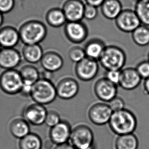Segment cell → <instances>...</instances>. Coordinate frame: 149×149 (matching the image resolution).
Instances as JSON below:
<instances>
[{"mask_svg":"<svg viewBox=\"0 0 149 149\" xmlns=\"http://www.w3.org/2000/svg\"><path fill=\"white\" fill-rule=\"evenodd\" d=\"M40 64L44 70L54 73L62 69L64 65V60L58 52L49 50L44 52Z\"/></svg>","mask_w":149,"mask_h":149,"instance_id":"cell-18","label":"cell"},{"mask_svg":"<svg viewBox=\"0 0 149 149\" xmlns=\"http://www.w3.org/2000/svg\"><path fill=\"white\" fill-rule=\"evenodd\" d=\"M100 7L103 16L109 20H115L123 10L120 0H105Z\"/></svg>","mask_w":149,"mask_h":149,"instance_id":"cell-21","label":"cell"},{"mask_svg":"<svg viewBox=\"0 0 149 149\" xmlns=\"http://www.w3.org/2000/svg\"><path fill=\"white\" fill-rule=\"evenodd\" d=\"M64 32L70 42L80 44L86 40L89 31L87 25L82 21L72 22H67L65 24Z\"/></svg>","mask_w":149,"mask_h":149,"instance_id":"cell-11","label":"cell"},{"mask_svg":"<svg viewBox=\"0 0 149 149\" xmlns=\"http://www.w3.org/2000/svg\"><path fill=\"white\" fill-rule=\"evenodd\" d=\"M62 121L60 116L57 111L54 110L47 111L45 120V124L50 128L54 127Z\"/></svg>","mask_w":149,"mask_h":149,"instance_id":"cell-31","label":"cell"},{"mask_svg":"<svg viewBox=\"0 0 149 149\" xmlns=\"http://www.w3.org/2000/svg\"><path fill=\"white\" fill-rule=\"evenodd\" d=\"M43 143L40 137L35 133H30L25 137L19 139L20 149H41Z\"/></svg>","mask_w":149,"mask_h":149,"instance_id":"cell-27","label":"cell"},{"mask_svg":"<svg viewBox=\"0 0 149 149\" xmlns=\"http://www.w3.org/2000/svg\"><path fill=\"white\" fill-rule=\"evenodd\" d=\"M94 92L101 102L109 103L116 97L118 86L111 83L105 77H101L96 81L94 85Z\"/></svg>","mask_w":149,"mask_h":149,"instance_id":"cell-12","label":"cell"},{"mask_svg":"<svg viewBox=\"0 0 149 149\" xmlns=\"http://www.w3.org/2000/svg\"><path fill=\"white\" fill-rule=\"evenodd\" d=\"M109 124L118 136L133 133L137 128V118L132 111L124 109L113 112Z\"/></svg>","mask_w":149,"mask_h":149,"instance_id":"cell-1","label":"cell"},{"mask_svg":"<svg viewBox=\"0 0 149 149\" xmlns=\"http://www.w3.org/2000/svg\"><path fill=\"white\" fill-rule=\"evenodd\" d=\"M68 56L71 62L76 64L86 57L84 49L79 46L72 47L69 49Z\"/></svg>","mask_w":149,"mask_h":149,"instance_id":"cell-30","label":"cell"},{"mask_svg":"<svg viewBox=\"0 0 149 149\" xmlns=\"http://www.w3.org/2000/svg\"><path fill=\"white\" fill-rule=\"evenodd\" d=\"M133 42L139 47H147L149 45V26L141 24L131 33Z\"/></svg>","mask_w":149,"mask_h":149,"instance_id":"cell-26","label":"cell"},{"mask_svg":"<svg viewBox=\"0 0 149 149\" xmlns=\"http://www.w3.org/2000/svg\"><path fill=\"white\" fill-rule=\"evenodd\" d=\"M33 85L34 84L31 82L24 81L19 94L24 97H30Z\"/></svg>","mask_w":149,"mask_h":149,"instance_id":"cell-37","label":"cell"},{"mask_svg":"<svg viewBox=\"0 0 149 149\" xmlns=\"http://www.w3.org/2000/svg\"><path fill=\"white\" fill-rule=\"evenodd\" d=\"M4 22V17H3V14H2L0 12V28L2 27V24Z\"/></svg>","mask_w":149,"mask_h":149,"instance_id":"cell-41","label":"cell"},{"mask_svg":"<svg viewBox=\"0 0 149 149\" xmlns=\"http://www.w3.org/2000/svg\"><path fill=\"white\" fill-rule=\"evenodd\" d=\"M142 79L145 80L149 77V61L147 60L139 62L135 67Z\"/></svg>","mask_w":149,"mask_h":149,"instance_id":"cell-32","label":"cell"},{"mask_svg":"<svg viewBox=\"0 0 149 149\" xmlns=\"http://www.w3.org/2000/svg\"><path fill=\"white\" fill-rule=\"evenodd\" d=\"M15 5V0H0V12L7 14L12 11Z\"/></svg>","mask_w":149,"mask_h":149,"instance_id":"cell-35","label":"cell"},{"mask_svg":"<svg viewBox=\"0 0 149 149\" xmlns=\"http://www.w3.org/2000/svg\"><path fill=\"white\" fill-rule=\"evenodd\" d=\"M147 59L149 61V51L148 52L147 58Z\"/></svg>","mask_w":149,"mask_h":149,"instance_id":"cell-43","label":"cell"},{"mask_svg":"<svg viewBox=\"0 0 149 149\" xmlns=\"http://www.w3.org/2000/svg\"><path fill=\"white\" fill-rule=\"evenodd\" d=\"M9 129L12 136L19 139L30 133V124L22 118H16L12 120Z\"/></svg>","mask_w":149,"mask_h":149,"instance_id":"cell-23","label":"cell"},{"mask_svg":"<svg viewBox=\"0 0 149 149\" xmlns=\"http://www.w3.org/2000/svg\"><path fill=\"white\" fill-rule=\"evenodd\" d=\"M115 21L119 30L126 33H131L141 24L135 11L131 9H123Z\"/></svg>","mask_w":149,"mask_h":149,"instance_id":"cell-7","label":"cell"},{"mask_svg":"<svg viewBox=\"0 0 149 149\" xmlns=\"http://www.w3.org/2000/svg\"><path fill=\"white\" fill-rule=\"evenodd\" d=\"M107 103L113 112L121 111L125 109V101L123 98L118 96H117Z\"/></svg>","mask_w":149,"mask_h":149,"instance_id":"cell-33","label":"cell"},{"mask_svg":"<svg viewBox=\"0 0 149 149\" xmlns=\"http://www.w3.org/2000/svg\"><path fill=\"white\" fill-rule=\"evenodd\" d=\"M94 149V146H93L90 147L88 148H86V149Z\"/></svg>","mask_w":149,"mask_h":149,"instance_id":"cell-42","label":"cell"},{"mask_svg":"<svg viewBox=\"0 0 149 149\" xmlns=\"http://www.w3.org/2000/svg\"><path fill=\"white\" fill-rule=\"evenodd\" d=\"M22 54L15 48H2L0 52V68L15 69L22 61Z\"/></svg>","mask_w":149,"mask_h":149,"instance_id":"cell-16","label":"cell"},{"mask_svg":"<svg viewBox=\"0 0 149 149\" xmlns=\"http://www.w3.org/2000/svg\"><path fill=\"white\" fill-rule=\"evenodd\" d=\"M56 88L57 97L65 100L74 98L79 90V83L75 79L71 77H65L61 79Z\"/></svg>","mask_w":149,"mask_h":149,"instance_id":"cell-13","label":"cell"},{"mask_svg":"<svg viewBox=\"0 0 149 149\" xmlns=\"http://www.w3.org/2000/svg\"><path fill=\"white\" fill-rule=\"evenodd\" d=\"M121 77V70L106 71L104 77L117 86H119V82Z\"/></svg>","mask_w":149,"mask_h":149,"instance_id":"cell-36","label":"cell"},{"mask_svg":"<svg viewBox=\"0 0 149 149\" xmlns=\"http://www.w3.org/2000/svg\"><path fill=\"white\" fill-rule=\"evenodd\" d=\"M105 0H85L86 4L95 6L96 7H100Z\"/></svg>","mask_w":149,"mask_h":149,"instance_id":"cell-38","label":"cell"},{"mask_svg":"<svg viewBox=\"0 0 149 149\" xmlns=\"http://www.w3.org/2000/svg\"><path fill=\"white\" fill-rule=\"evenodd\" d=\"M71 132L70 124L66 121L62 120L50 128L49 139L56 145L66 143L70 140Z\"/></svg>","mask_w":149,"mask_h":149,"instance_id":"cell-17","label":"cell"},{"mask_svg":"<svg viewBox=\"0 0 149 149\" xmlns=\"http://www.w3.org/2000/svg\"><path fill=\"white\" fill-rule=\"evenodd\" d=\"M56 97V86L51 80L40 79L33 86L30 97L34 102L45 106L53 102Z\"/></svg>","mask_w":149,"mask_h":149,"instance_id":"cell-4","label":"cell"},{"mask_svg":"<svg viewBox=\"0 0 149 149\" xmlns=\"http://www.w3.org/2000/svg\"><path fill=\"white\" fill-rule=\"evenodd\" d=\"M2 49V47H1V45H0V52H1V49Z\"/></svg>","mask_w":149,"mask_h":149,"instance_id":"cell-44","label":"cell"},{"mask_svg":"<svg viewBox=\"0 0 149 149\" xmlns=\"http://www.w3.org/2000/svg\"><path fill=\"white\" fill-rule=\"evenodd\" d=\"M98 14V8L95 6L85 4L84 18L88 20H94Z\"/></svg>","mask_w":149,"mask_h":149,"instance_id":"cell-34","label":"cell"},{"mask_svg":"<svg viewBox=\"0 0 149 149\" xmlns=\"http://www.w3.org/2000/svg\"><path fill=\"white\" fill-rule=\"evenodd\" d=\"M45 20L49 26L58 28L65 26L67 22L62 8L54 7L49 9L45 15Z\"/></svg>","mask_w":149,"mask_h":149,"instance_id":"cell-24","label":"cell"},{"mask_svg":"<svg viewBox=\"0 0 149 149\" xmlns=\"http://www.w3.org/2000/svg\"><path fill=\"white\" fill-rule=\"evenodd\" d=\"M24 81L34 84L40 79V72L36 67L33 64L25 65L19 70Z\"/></svg>","mask_w":149,"mask_h":149,"instance_id":"cell-28","label":"cell"},{"mask_svg":"<svg viewBox=\"0 0 149 149\" xmlns=\"http://www.w3.org/2000/svg\"><path fill=\"white\" fill-rule=\"evenodd\" d=\"M141 1V0H136V1Z\"/></svg>","mask_w":149,"mask_h":149,"instance_id":"cell-45","label":"cell"},{"mask_svg":"<svg viewBox=\"0 0 149 149\" xmlns=\"http://www.w3.org/2000/svg\"><path fill=\"white\" fill-rule=\"evenodd\" d=\"M23 82L19 71L15 69L5 70L0 74V89L7 95L19 94Z\"/></svg>","mask_w":149,"mask_h":149,"instance_id":"cell-5","label":"cell"},{"mask_svg":"<svg viewBox=\"0 0 149 149\" xmlns=\"http://www.w3.org/2000/svg\"><path fill=\"white\" fill-rule=\"evenodd\" d=\"M139 141L135 133L118 135L115 142V149H138Z\"/></svg>","mask_w":149,"mask_h":149,"instance_id":"cell-25","label":"cell"},{"mask_svg":"<svg viewBox=\"0 0 149 149\" xmlns=\"http://www.w3.org/2000/svg\"><path fill=\"white\" fill-rule=\"evenodd\" d=\"M134 10L141 24L149 26V0L136 1Z\"/></svg>","mask_w":149,"mask_h":149,"instance_id":"cell-29","label":"cell"},{"mask_svg":"<svg viewBox=\"0 0 149 149\" xmlns=\"http://www.w3.org/2000/svg\"><path fill=\"white\" fill-rule=\"evenodd\" d=\"M54 149H76L70 143H66L61 145H56Z\"/></svg>","mask_w":149,"mask_h":149,"instance_id":"cell-39","label":"cell"},{"mask_svg":"<svg viewBox=\"0 0 149 149\" xmlns=\"http://www.w3.org/2000/svg\"><path fill=\"white\" fill-rule=\"evenodd\" d=\"M43 54L42 47L39 44L24 45L22 50V58L30 64L40 62Z\"/></svg>","mask_w":149,"mask_h":149,"instance_id":"cell-22","label":"cell"},{"mask_svg":"<svg viewBox=\"0 0 149 149\" xmlns=\"http://www.w3.org/2000/svg\"><path fill=\"white\" fill-rule=\"evenodd\" d=\"M18 30L11 26L0 28V45L2 48H14L20 41Z\"/></svg>","mask_w":149,"mask_h":149,"instance_id":"cell-19","label":"cell"},{"mask_svg":"<svg viewBox=\"0 0 149 149\" xmlns=\"http://www.w3.org/2000/svg\"><path fill=\"white\" fill-rule=\"evenodd\" d=\"M127 56L124 50L115 45H107L98 62L105 70H121L124 68Z\"/></svg>","mask_w":149,"mask_h":149,"instance_id":"cell-3","label":"cell"},{"mask_svg":"<svg viewBox=\"0 0 149 149\" xmlns=\"http://www.w3.org/2000/svg\"><path fill=\"white\" fill-rule=\"evenodd\" d=\"M18 32L20 41L24 45H38L46 38L47 29L42 22L31 19L23 22Z\"/></svg>","mask_w":149,"mask_h":149,"instance_id":"cell-2","label":"cell"},{"mask_svg":"<svg viewBox=\"0 0 149 149\" xmlns=\"http://www.w3.org/2000/svg\"><path fill=\"white\" fill-rule=\"evenodd\" d=\"M94 139L92 129L87 125L81 124L72 129L69 141L75 149H83L94 146Z\"/></svg>","mask_w":149,"mask_h":149,"instance_id":"cell-6","label":"cell"},{"mask_svg":"<svg viewBox=\"0 0 149 149\" xmlns=\"http://www.w3.org/2000/svg\"><path fill=\"white\" fill-rule=\"evenodd\" d=\"M113 113L108 103L96 102L89 107L88 116L93 124L102 126L109 123Z\"/></svg>","mask_w":149,"mask_h":149,"instance_id":"cell-8","label":"cell"},{"mask_svg":"<svg viewBox=\"0 0 149 149\" xmlns=\"http://www.w3.org/2000/svg\"><path fill=\"white\" fill-rule=\"evenodd\" d=\"M99 69L98 61L86 57L76 64L75 73L79 80L89 81L97 76Z\"/></svg>","mask_w":149,"mask_h":149,"instance_id":"cell-10","label":"cell"},{"mask_svg":"<svg viewBox=\"0 0 149 149\" xmlns=\"http://www.w3.org/2000/svg\"><path fill=\"white\" fill-rule=\"evenodd\" d=\"M142 80L135 67H126L121 70L118 86L126 91H132L139 86Z\"/></svg>","mask_w":149,"mask_h":149,"instance_id":"cell-15","label":"cell"},{"mask_svg":"<svg viewBox=\"0 0 149 149\" xmlns=\"http://www.w3.org/2000/svg\"><path fill=\"white\" fill-rule=\"evenodd\" d=\"M106 47L104 41L100 39H91L86 43L84 48L86 56L98 61Z\"/></svg>","mask_w":149,"mask_h":149,"instance_id":"cell-20","label":"cell"},{"mask_svg":"<svg viewBox=\"0 0 149 149\" xmlns=\"http://www.w3.org/2000/svg\"><path fill=\"white\" fill-rule=\"evenodd\" d=\"M143 90L146 94L149 96V77L148 79L143 80Z\"/></svg>","mask_w":149,"mask_h":149,"instance_id":"cell-40","label":"cell"},{"mask_svg":"<svg viewBox=\"0 0 149 149\" xmlns=\"http://www.w3.org/2000/svg\"><path fill=\"white\" fill-rule=\"evenodd\" d=\"M47 110L45 105L34 102L24 107L22 118L30 125L41 126L45 124Z\"/></svg>","mask_w":149,"mask_h":149,"instance_id":"cell-9","label":"cell"},{"mask_svg":"<svg viewBox=\"0 0 149 149\" xmlns=\"http://www.w3.org/2000/svg\"><path fill=\"white\" fill-rule=\"evenodd\" d=\"M85 4L81 0H66L62 9L67 22H81L84 18Z\"/></svg>","mask_w":149,"mask_h":149,"instance_id":"cell-14","label":"cell"}]
</instances>
